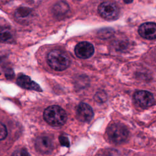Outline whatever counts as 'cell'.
Returning a JSON list of instances; mask_svg holds the SVG:
<instances>
[{
  "label": "cell",
  "instance_id": "6da1fadb",
  "mask_svg": "<svg viewBox=\"0 0 156 156\" xmlns=\"http://www.w3.org/2000/svg\"><path fill=\"white\" fill-rule=\"evenodd\" d=\"M43 118L51 126L58 127L63 126L66 119V112L58 105H51L46 108L43 113Z\"/></svg>",
  "mask_w": 156,
  "mask_h": 156
},
{
  "label": "cell",
  "instance_id": "7a4b0ae2",
  "mask_svg": "<svg viewBox=\"0 0 156 156\" xmlns=\"http://www.w3.org/2000/svg\"><path fill=\"white\" fill-rule=\"evenodd\" d=\"M47 61L49 66L56 71L66 69L70 65L68 55L59 49H54L48 55Z\"/></svg>",
  "mask_w": 156,
  "mask_h": 156
},
{
  "label": "cell",
  "instance_id": "3957f363",
  "mask_svg": "<svg viewBox=\"0 0 156 156\" xmlns=\"http://www.w3.org/2000/svg\"><path fill=\"white\" fill-rule=\"evenodd\" d=\"M107 135L112 142L119 144L126 141L129 136V131L123 124L115 122L108 127Z\"/></svg>",
  "mask_w": 156,
  "mask_h": 156
},
{
  "label": "cell",
  "instance_id": "277c9868",
  "mask_svg": "<svg viewBox=\"0 0 156 156\" xmlns=\"http://www.w3.org/2000/svg\"><path fill=\"white\" fill-rule=\"evenodd\" d=\"M98 12L101 17L107 20H115L119 15L118 5L112 1H104L98 7Z\"/></svg>",
  "mask_w": 156,
  "mask_h": 156
},
{
  "label": "cell",
  "instance_id": "5b68a950",
  "mask_svg": "<svg viewBox=\"0 0 156 156\" xmlns=\"http://www.w3.org/2000/svg\"><path fill=\"white\" fill-rule=\"evenodd\" d=\"M134 99L140 107L147 108L153 105L155 103V99L153 94L145 90H140L134 94Z\"/></svg>",
  "mask_w": 156,
  "mask_h": 156
},
{
  "label": "cell",
  "instance_id": "8992f818",
  "mask_svg": "<svg viewBox=\"0 0 156 156\" xmlns=\"http://www.w3.org/2000/svg\"><path fill=\"white\" fill-rule=\"evenodd\" d=\"M94 51L93 45L87 41H82L79 43L74 49L76 56L83 59L91 57L94 53Z\"/></svg>",
  "mask_w": 156,
  "mask_h": 156
},
{
  "label": "cell",
  "instance_id": "52a82bcc",
  "mask_svg": "<svg viewBox=\"0 0 156 156\" xmlns=\"http://www.w3.org/2000/svg\"><path fill=\"white\" fill-rule=\"evenodd\" d=\"M76 116L77 119L83 122H90L93 116V112L92 108L86 103H80L77 108Z\"/></svg>",
  "mask_w": 156,
  "mask_h": 156
},
{
  "label": "cell",
  "instance_id": "ba28073f",
  "mask_svg": "<svg viewBox=\"0 0 156 156\" xmlns=\"http://www.w3.org/2000/svg\"><path fill=\"white\" fill-rule=\"evenodd\" d=\"M138 33L144 38L154 40L156 37V24L151 22L143 23L140 26Z\"/></svg>",
  "mask_w": 156,
  "mask_h": 156
},
{
  "label": "cell",
  "instance_id": "9c48e42d",
  "mask_svg": "<svg viewBox=\"0 0 156 156\" xmlns=\"http://www.w3.org/2000/svg\"><path fill=\"white\" fill-rule=\"evenodd\" d=\"M35 147L42 154L50 153L53 150V143L50 138L46 136L38 137L35 141Z\"/></svg>",
  "mask_w": 156,
  "mask_h": 156
},
{
  "label": "cell",
  "instance_id": "30bf717a",
  "mask_svg": "<svg viewBox=\"0 0 156 156\" xmlns=\"http://www.w3.org/2000/svg\"><path fill=\"white\" fill-rule=\"evenodd\" d=\"M16 83L20 87L24 89L35 90L37 91H42L40 87L36 82L32 80L29 76L26 75L20 76L16 80Z\"/></svg>",
  "mask_w": 156,
  "mask_h": 156
},
{
  "label": "cell",
  "instance_id": "8fae6325",
  "mask_svg": "<svg viewBox=\"0 0 156 156\" xmlns=\"http://www.w3.org/2000/svg\"><path fill=\"white\" fill-rule=\"evenodd\" d=\"M31 16L32 10L27 7H20L15 13V17L16 20L21 23L28 21L30 18Z\"/></svg>",
  "mask_w": 156,
  "mask_h": 156
},
{
  "label": "cell",
  "instance_id": "7c38bea8",
  "mask_svg": "<svg viewBox=\"0 0 156 156\" xmlns=\"http://www.w3.org/2000/svg\"><path fill=\"white\" fill-rule=\"evenodd\" d=\"M69 11L68 5L64 1H59L54 5L52 9L53 13L57 17L63 16Z\"/></svg>",
  "mask_w": 156,
  "mask_h": 156
},
{
  "label": "cell",
  "instance_id": "4fadbf2b",
  "mask_svg": "<svg viewBox=\"0 0 156 156\" xmlns=\"http://www.w3.org/2000/svg\"><path fill=\"white\" fill-rule=\"evenodd\" d=\"M13 40V34L12 30L5 27H0V42L12 43Z\"/></svg>",
  "mask_w": 156,
  "mask_h": 156
},
{
  "label": "cell",
  "instance_id": "5bb4252c",
  "mask_svg": "<svg viewBox=\"0 0 156 156\" xmlns=\"http://www.w3.org/2000/svg\"><path fill=\"white\" fill-rule=\"evenodd\" d=\"M7 136V130L5 126L0 122V141L5 139Z\"/></svg>",
  "mask_w": 156,
  "mask_h": 156
},
{
  "label": "cell",
  "instance_id": "9a60e30c",
  "mask_svg": "<svg viewBox=\"0 0 156 156\" xmlns=\"http://www.w3.org/2000/svg\"><path fill=\"white\" fill-rule=\"evenodd\" d=\"M12 156H30L27 151L25 149H20L15 151Z\"/></svg>",
  "mask_w": 156,
  "mask_h": 156
},
{
  "label": "cell",
  "instance_id": "2e32d148",
  "mask_svg": "<svg viewBox=\"0 0 156 156\" xmlns=\"http://www.w3.org/2000/svg\"><path fill=\"white\" fill-rule=\"evenodd\" d=\"M106 94L103 92V91H101V92H98L96 93V94L95 95V99L98 102H104L105 101L106 99Z\"/></svg>",
  "mask_w": 156,
  "mask_h": 156
},
{
  "label": "cell",
  "instance_id": "e0dca14e",
  "mask_svg": "<svg viewBox=\"0 0 156 156\" xmlns=\"http://www.w3.org/2000/svg\"><path fill=\"white\" fill-rule=\"evenodd\" d=\"M59 140L60 142L61 143V144L62 146H69V140L68 139V138L64 135H61L59 138Z\"/></svg>",
  "mask_w": 156,
  "mask_h": 156
},
{
  "label": "cell",
  "instance_id": "ac0fdd59",
  "mask_svg": "<svg viewBox=\"0 0 156 156\" xmlns=\"http://www.w3.org/2000/svg\"><path fill=\"white\" fill-rule=\"evenodd\" d=\"M123 1L126 4H130L133 1V0H123Z\"/></svg>",
  "mask_w": 156,
  "mask_h": 156
}]
</instances>
